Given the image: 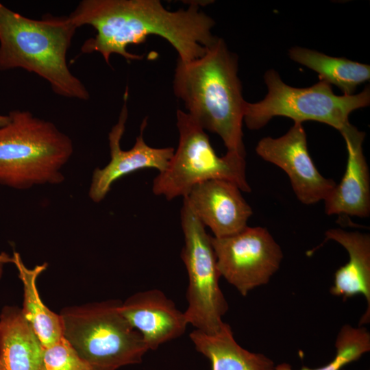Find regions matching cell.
<instances>
[{"label": "cell", "instance_id": "6da1fadb", "mask_svg": "<svg viewBox=\"0 0 370 370\" xmlns=\"http://www.w3.org/2000/svg\"><path fill=\"white\" fill-rule=\"evenodd\" d=\"M69 17L77 28L90 25L96 31L84 42L81 53H99L108 64L114 53L127 62L141 60L127 47L152 35L168 41L182 62L203 56L219 38L211 32L214 20L198 3L169 11L158 0H83Z\"/></svg>", "mask_w": 370, "mask_h": 370}, {"label": "cell", "instance_id": "7a4b0ae2", "mask_svg": "<svg viewBox=\"0 0 370 370\" xmlns=\"http://www.w3.org/2000/svg\"><path fill=\"white\" fill-rule=\"evenodd\" d=\"M173 90L204 130L221 137L227 152L245 158L242 127L247 101L238 77V58L223 39L197 59L178 60Z\"/></svg>", "mask_w": 370, "mask_h": 370}, {"label": "cell", "instance_id": "3957f363", "mask_svg": "<svg viewBox=\"0 0 370 370\" xmlns=\"http://www.w3.org/2000/svg\"><path fill=\"white\" fill-rule=\"evenodd\" d=\"M77 29L69 16L33 19L0 2V71L21 69L47 81L59 96L88 100V89L66 61Z\"/></svg>", "mask_w": 370, "mask_h": 370}, {"label": "cell", "instance_id": "277c9868", "mask_svg": "<svg viewBox=\"0 0 370 370\" xmlns=\"http://www.w3.org/2000/svg\"><path fill=\"white\" fill-rule=\"evenodd\" d=\"M0 125V184L16 189L56 184L73 152L71 139L51 122L27 110L9 112Z\"/></svg>", "mask_w": 370, "mask_h": 370}, {"label": "cell", "instance_id": "5b68a950", "mask_svg": "<svg viewBox=\"0 0 370 370\" xmlns=\"http://www.w3.org/2000/svg\"><path fill=\"white\" fill-rule=\"evenodd\" d=\"M121 301L64 308L63 336L95 370H116L142 361L149 351L140 334L121 314Z\"/></svg>", "mask_w": 370, "mask_h": 370}, {"label": "cell", "instance_id": "8992f818", "mask_svg": "<svg viewBox=\"0 0 370 370\" xmlns=\"http://www.w3.org/2000/svg\"><path fill=\"white\" fill-rule=\"evenodd\" d=\"M267 87L265 97L256 103L246 102L244 119L249 130H259L272 118H290L294 123L321 122L339 132L349 123V116L355 110L370 103V88L352 95H336L332 86L319 80L307 88H295L285 84L274 69L264 75Z\"/></svg>", "mask_w": 370, "mask_h": 370}, {"label": "cell", "instance_id": "52a82bcc", "mask_svg": "<svg viewBox=\"0 0 370 370\" xmlns=\"http://www.w3.org/2000/svg\"><path fill=\"white\" fill-rule=\"evenodd\" d=\"M179 143L167 168L154 178L152 191L167 200L186 196L195 185L211 180L235 184L251 192L246 177L245 158L226 152L217 155L205 130L187 113L177 110Z\"/></svg>", "mask_w": 370, "mask_h": 370}, {"label": "cell", "instance_id": "ba28073f", "mask_svg": "<svg viewBox=\"0 0 370 370\" xmlns=\"http://www.w3.org/2000/svg\"><path fill=\"white\" fill-rule=\"evenodd\" d=\"M184 245L181 258L185 264L188 286V307L184 312L187 322L206 334L219 331L228 304L219 286L216 256L211 236L183 199L180 212Z\"/></svg>", "mask_w": 370, "mask_h": 370}, {"label": "cell", "instance_id": "9c48e42d", "mask_svg": "<svg viewBox=\"0 0 370 370\" xmlns=\"http://www.w3.org/2000/svg\"><path fill=\"white\" fill-rule=\"evenodd\" d=\"M211 242L221 277L243 296L267 284L283 258L280 246L262 227L247 226L230 236H212Z\"/></svg>", "mask_w": 370, "mask_h": 370}, {"label": "cell", "instance_id": "30bf717a", "mask_svg": "<svg viewBox=\"0 0 370 370\" xmlns=\"http://www.w3.org/2000/svg\"><path fill=\"white\" fill-rule=\"evenodd\" d=\"M256 152L287 174L297 198L304 204L324 201L336 184L333 180L323 177L315 166L301 123H294L280 137L262 138L257 144Z\"/></svg>", "mask_w": 370, "mask_h": 370}, {"label": "cell", "instance_id": "8fae6325", "mask_svg": "<svg viewBox=\"0 0 370 370\" xmlns=\"http://www.w3.org/2000/svg\"><path fill=\"white\" fill-rule=\"evenodd\" d=\"M127 96V90L118 122L108 134L110 161L102 169L96 168L92 174L88 195L95 203L102 201L110 191L112 184L126 175L143 169H155L159 173L164 171L175 151L173 147L154 148L145 142L143 131L147 125L146 119L140 125V134L132 148L129 150L121 149L120 143L128 114Z\"/></svg>", "mask_w": 370, "mask_h": 370}, {"label": "cell", "instance_id": "7c38bea8", "mask_svg": "<svg viewBox=\"0 0 370 370\" xmlns=\"http://www.w3.org/2000/svg\"><path fill=\"white\" fill-rule=\"evenodd\" d=\"M241 191L231 182L211 180L194 186L183 199L214 237L223 238L246 228L253 214Z\"/></svg>", "mask_w": 370, "mask_h": 370}, {"label": "cell", "instance_id": "4fadbf2b", "mask_svg": "<svg viewBox=\"0 0 370 370\" xmlns=\"http://www.w3.org/2000/svg\"><path fill=\"white\" fill-rule=\"evenodd\" d=\"M119 309L140 334L149 350L181 336L188 324L184 312L158 289L131 295L121 303Z\"/></svg>", "mask_w": 370, "mask_h": 370}, {"label": "cell", "instance_id": "5bb4252c", "mask_svg": "<svg viewBox=\"0 0 370 370\" xmlns=\"http://www.w3.org/2000/svg\"><path fill=\"white\" fill-rule=\"evenodd\" d=\"M340 132L346 143L347 166L341 181L323 201L325 212L328 215L368 217L370 214V177L362 149L365 133L350 123Z\"/></svg>", "mask_w": 370, "mask_h": 370}, {"label": "cell", "instance_id": "9a60e30c", "mask_svg": "<svg viewBox=\"0 0 370 370\" xmlns=\"http://www.w3.org/2000/svg\"><path fill=\"white\" fill-rule=\"evenodd\" d=\"M328 240L341 245L348 252L349 260L334 273L330 293L347 298L361 294L365 296L367 309L360 325L370 319V236L360 232H349L340 228L329 229L325 234Z\"/></svg>", "mask_w": 370, "mask_h": 370}, {"label": "cell", "instance_id": "2e32d148", "mask_svg": "<svg viewBox=\"0 0 370 370\" xmlns=\"http://www.w3.org/2000/svg\"><path fill=\"white\" fill-rule=\"evenodd\" d=\"M0 370H42V346L16 306L0 314Z\"/></svg>", "mask_w": 370, "mask_h": 370}, {"label": "cell", "instance_id": "e0dca14e", "mask_svg": "<svg viewBox=\"0 0 370 370\" xmlns=\"http://www.w3.org/2000/svg\"><path fill=\"white\" fill-rule=\"evenodd\" d=\"M190 338L196 350L210 360L212 370H273L275 367L273 361L265 355L243 348L225 322L214 334L195 330Z\"/></svg>", "mask_w": 370, "mask_h": 370}, {"label": "cell", "instance_id": "ac0fdd59", "mask_svg": "<svg viewBox=\"0 0 370 370\" xmlns=\"http://www.w3.org/2000/svg\"><path fill=\"white\" fill-rule=\"evenodd\" d=\"M12 262L18 269L23 286V314L42 347H49L63 336V326L60 314L51 311L44 304L38 291L37 278L47 269V264L29 269L17 252L13 254Z\"/></svg>", "mask_w": 370, "mask_h": 370}, {"label": "cell", "instance_id": "d6986e66", "mask_svg": "<svg viewBox=\"0 0 370 370\" xmlns=\"http://www.w3.org/2000/svg\"><path fill=\"white\" fill-rule=\"evenodd\" d=\"M289 57L318 73L319 80L339 88L343 95H354L360 84L370 79V66L344 58L327 56L319 51L294 47Z\"/></svg>", "mask_w": 370, "mask_h": 370}, {"label": "cell", "instance_id": "ffe728a7", "mask_svg": "<svg viewBox=\"0 0 370 370\" xmlns=\"http://www.w3.org/2000/svg\"><path fill=\"white\" fill-rule=\"evenodd\" d=\"M334 358L327 365L317 369L304 366L300 370H341L346 365L358 360L370 350V334L366 328L343 325L338 332ZM273 370H293L288 363L275 366Z\"/></svg>", "mask_w": 370, "mask_h": 370}, {"label": "cell", "instance_id": "44dd1931", "mask_svg": "<svg viewBox=\"0 0 370 370\" xmlns=\"http://www.w3.org/2000/svg\"><path fill=\"white\" fill-rule=\"evenodd\" d=\"M42 370H95L62 336L52 345L42 347Z\"/></svg>", "mask_w": 370, "mask_h": 370}, {"label": "cell", "instance_id": "7402d4cb", "mask_svg": "<svg viewBox=\"0 0 370 370\" xmlns=\"http://www.w3.org/2000/svg\"><path fill=\"white\" fill-rule=\"evenodd\" d=\"M12 262V258L9 257L5 253L0 254V275L1 274L2 267L5 263Z\"/></svg>", "mask_w": 370, "mask_h": 370}, {"label": "cell", "instance_id": "603a6c76", "mask_svg": "<svg viewBox=\"0 0 370 370\" xmlns=\"http://www.w3.org/2000/svg\"><path fill=\"white\" fill-rule=\"evenodd\" d=\"M9 116L8 115H1L0 114V125H3L6 124L9 121Z\"/></svg>", "mask_w": 370, "mask_h": 370}]
</instances>
